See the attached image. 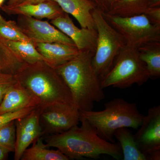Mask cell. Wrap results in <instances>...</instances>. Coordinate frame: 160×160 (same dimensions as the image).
Here are the masks:
<instances>
[{"label": "cell", "instance_id": "22", "mask_svg": "<svg viewBox=\"0 0 160 160\" xmlns=\"http://www.w3.org/2000/svg\"><path fill=\"white\" fill-rule=\"evenodd\" d=\"M5 40L9 48L25 63L32 64L41 61L45 62V59L32 42Z\"/></svg>", "mask_w": 160, "mask_h": 160}, {"label": "cell", "instance_id": "1", "mask_svg": "<svg viewBox=\"0 0 160 160\" xmlns=\"http://www.w3.org/2000/svg\"><path fill=\"white\" fill-rule=\"evenodd\" d=\"M80 122V126L77 125L65 132L50 135L45 140L46 146L57 148L69 159H99L102 155L122 159L118 143L110 142L100 137L94 127L81 114Z\"/></svg>", "mask_w": 160, "mask_h": 160}, {"label": "cell", "instance_id": "7", "mask_svg": "<svg viewBox=\"0 0 160 160\" xmlns=\"http://www.w3.org/2000/svg\"><path fill=\"white\" fill-rule=\"evenodd\" d=\"M103 14L128 46L137 49L147 43L160 42V26L152 22L145 14L129 17Z\"/></svg>", "mask_w": 160, "mask_h": 160}, {"label": "cell", "instance_id": "8", "mask_svg": "<svg viewBox=\"0 0 160 160\" xmlns=\"http://www.w3.org/2000/svg\"><path fill=\"white\" fill-rule=\"evenodd\" d=\"M39 110L42 135L65 132L80 122V110L73 104L58 103Z\"/></svg>", "mask_w": 160, "mask_h": 160}, {"label": "cell", "instance_id": "18", "mask_svg": "<svg viewBox=\"0 0 160 160\" xmlns=\"http://www.w3.org/2000/svg\"><path fill=\"white\" fill-rule=\"evenodd\" d=\"M114 138L122 149L123 160H147L146 156L139 149L129 128H122L115 132Z\"/></svg>", "mask_w": 160, "mask_h": 160}, {"label": "cell", "instance_id": "32", "mask_svg": "<svg viewBox=\"0 0 160 160\" xmlns=\"http://www.w3.org/2000/svg\"><path fill=\"white\" fill-rule=\"evenodd\" d=\"M5 0H0V8H1L4 2H5Z\"/></svg>", "mask_w": 160, "mask_h": 160}, {"label": "cell", "instance_id": "4", "mask_svg": "<svg viewBox=\"0 0 160 160\" xmlns=\"http://www.w3.org/2000/svg\"><path fill=\"white\" fill-rule=\"evenodd\" d=\"M101 111H80V114L94 127L100 137L115 143L114 134L122 128L137 129L145 115L139 111L136 104L121 98L107 102Z\"/></svg>", "mask_w": 160, "mask_h": 160}, {"label": "cell", "instance_id": "3", "mask_svg": "<svg viewBox=\"0 0 160 160\" xmlns=\"http://www.w3.org/2000/svg\"><path fill=\"white\" fill-rule=\"evenodd\" d=\"M14 76L35 98L39 109L58 103L73 104L62 78L54 68L44 61L26 63Z\"/></svg>", "mask_w": 160, "mask_h": 160}, {"label": "cell", "instance_id": "2", "mask_svg": "<svg viewBox=\"0 0 160 160\" xmlns=\"http://www.w3.org/2000/svg\"><path fill=\"white\" fill-rule=\"evenodd\" d=\"M94 52H80L74 58L54 68L69 88L72 103L80 111L92 110L105 97L92 65Z\"/></svg>", "mask_w": 160, "mask_h": 160}, {"label": "cell", "instance_id": "13", "mask_svg": "<svg viewBox=\"0 0 160 160\" xmlns=\"http://www.w3.org/2000/svg\"><path fill=\"white\" fill-rule=\"evenodd\" d=\"M1 8L8 15L26 16L39 20L44 18L53 20L66 13L57 3L52 0L20 6H9L5 5Z\"/></svg>", "mask_w": 160, "mask_h": 160}, {"label": "cell", "instance_id": "25", "mask_svg": "<svg viewBox=\"0 0 160 160\" xmlns=\"http://www.w3.org/2000/svg\"><path fill=\"white\" fill-rule=\"evenodd\" d=\"M36 107H29L12 112H8L0 115V127L6 123L25 116Z\"/></svg>", "mask_w": 160, "mask_h": 160}, {"label": "cell", "instance_id": "20", "mask_svg": "<svg viewBox=\"0 0 160 160\" xmlns=\"http://www.w3.org/2000/svg\"><path fill=\"white\" fill-rule=\"evenodd\" d=\"M150 0H117L106 14L129 17L144 14L150 7Z\"/></svg>", "mask_w": 160, "mask_h": 160}, {"label": "cell", "instance_id": "6", "mask_svg": "<svg viewBox=\"0 0 160 160\" xmlns=\"http://www.w3.org/2000/svg\"><path fill=\"white\" fill-rule=\"evenodd\" d=\"M149 79L146 65L137 49L126 45L115 60L108 73L101 80L103 89L112 87L123 89L134 84L141 86Z\"/></svg>", "mask_w": 160, "mask_h": 160}, {"label": "cell", "instance_id": "19", "mask_svg": "<svg viewBox=\"0 0 160 160\" xmlns=\"http://www.w3.org/2000/svg\"><path fill=\"white\" fill-rule=\"evenodd\" d=\"M46 143L43 142L42 137L38 138L30 148L24 151L22 160H69L59 150L49 149Z\"/></svg>", "mask_w": 160, "mask_h": 160}, {"label": "cell", "instance_id": "15", "mask_svg": "<svg viewBox=\"0 0 160 160\" xmlns=\"http://www.w3.org/2000/svg\"><path fill=\"white\" fill-rule=\"evenodd\" d=\"M38 106V101L31 92L17 81L7 92L1 102L0 115Z\"/></svg>", "mask_w": 160, "mask_h": 160}, {"label": "cell", "instance_id": "33", "mask_svg": "<svg viewBox=\"0 0 160 160\" xmlns=\"http://www.w3.org/2000/svg\"><path fill=\"white\" fill-rule=\"evenodd\" d=\"M3 74H4V73H3V72H2L1 71V70H0V75H2Z\"/></svg>", "mask_w": 160, "mask_h": 160}, {"label": "cell", "instance_id": "23", "mask_svg": "<svg viewBox=\"0 0 160 160\" xmlns=\"http://www.w3.org/2000/svg\"><path fill=\"white\" fill-rule=\"evenodd\" d=\"M0 36L8 41L32 42L23 32L17 22L13 21H6L1 14Z\"/></svg>", "mask_w": 160, "mask_h": 160}, {"label": "cell", "instance_id": "9", "mask_svg": "<svg viewBox=\"0 0 160 160\" xmlns=\"http://www.w3.org/2000/svg\"><path fill=\"white\" fill-rule=\"evenodd\" d=\"M133 136L147 160H160V106L149 108Z\"/></svg>", "mask_w": 160, "mask_h": 160}, {"label": "cell", "instance_id": "29", "mask_svg": "<svg viewBox=\"0 0 160 160\" xmlns=\"http://www.w3.org/2000/svg\"><path fill=\"white\" fill-rule=\"evenodd\" d=\"M50 0H9L6 5L9 6H17L23 5L38 4Z\"/></svg>", "mask_w": 160, "mask_h": 160}, {"label": "cell", "instance_id": "28", "mask_svg": "<svg viewBox=\"0 0 160 160\" xmlns=\"http://www.w3.org/2000/svg\"><path fill=\"white\" fill-rule=\"evenodd\" d=\"M153 23L160 26V8L150 7L144 13Z\"/></svg>", "mask_w": 160, "mask_h": 160}, {"label": "cell", "instance_id": "30", "mask_svg": "<svg viewBox=\"0 0 160 160\" xmlns=\"http://www.w3.org/2000/svg\"><path fill=\"white\" fill-rule=\"evenodd\" d=\"M9 152L4 149L0 148V160H5L8 156Z\"/></svg>", "mask_w": 160, "mask_h": 160}, {"label": "cell", "instance_id": "17", "mask_svg": "<svg viewBox=\"0 0 160 160\" xmlns=\"http://www.w3.org/2000/svg\"><path fill=\"white\" fill-rule=\"evenodd\" d=\"M139 56L145 63L149 78L156 79L160 77V42L147 43L138 48Z\"/></svg>", "mask_w": 160, "mask_h": 160}, {"label": "cell", "instance_id": "11", "mask_svg": "<svg viewBox=\"0 0 160 160\" xmlns=\"http://www.w3.org/2000/svg\"><path fill=\"white\" fill-rule=\"evenodd\" d=\"M39 113V109L36 107L29 114L15 120L16 126L15 160H21L26 149L42 135Z\"/></svg>", "mask_w": 160, "mask_h": 160}, {"label": "cell", "instance_id": "14", "mask_svg": "<svg viewBox=\"0 0 160 160\" xmlns=\"http://www.w3.org/2000/svg\"><path fill=\"white\" fill-rule=\"evenodd\" d=\"M34 44L45 62L53 68L74 58L80 52L75 45L59 42Z\"/></svg>", "mask_w": 160, "mask_h": 160}, {"label": "cell", "instance_id": "31", "mask_svg": "<svg viewBox=\"0 0 160 160\" xmlns=\"http://www.w3.org/2000/svg\"><path fill=\"white\" fill-rule=\"evenodd\" d=\"M160 3V0H150V7H158Z\"/></svg>", "mask_w": 160, "mask_h": 160}, {"label": "cell", "instance_id": "21", "mask_svg": "<svg viewBox=\"0 0 160 160\" xmlns=\"http://www.w3.org/2000/svg\"><path fill=\"white\" fill-rule=\"evenodd\" d=\"M26 64L12 51L5 39L0 36V70L15 75Z\"/></svg>", "mask_w": 160, "mask_h": 160}, {"label": "cell", "instance_id": "16", "mask_svg": "<svg viewBox=\"0 0 160 160\" xmlns=\"http://www.w3.org/2000/svg\"><path fill=\"white\" fill-rule=\"evenodd\" d=\"M63 11L71 15L81 28L95 29L92 12L97 7L90 0H52Z\"/></svg>", "mask_w": 160, "mask_h": 160}, {"label": "cell", "instance_id": "12", "mask_svg": "<svg viewBox=\"0 0 160 160\" xmlns=\"http://www.w3.org/2000/svg\"><path fill=\"white\" fill-rule=\"evenodd\" d=\"M52 25L70 38L80 52H95L97 45L96 29L81 28L76 26L69 14L52 20Z\"/></svg>", "mask_w": 160, "mask_h": 160}, {"label": "cell", "instance_id": "10", "mask_svg": "<svg viewBox=\"0 0 160 160\" xmlns=\"http://www.w3.org/2000/svg\"><path fill=\"white\" fill-rule=\"evenodd\" d=\"M17 23L34 43L59 42L75 45L70 38L47 21L18 15Z\"/></svg>", "mask_w": 160, "mask_h": 160}, {"label": "cell", "instance_id": "26", "mask_svg": "<svg viewBox=\"0 0 160 160\" xmlns=\"http://www.w3.org/2000/svg\"><path fill=\"white\" fill-rule=\"evenodd\" d=\"M17 82L14 75L4 73L0 75V104L8 90Z\"/></svg>", "mask_w": 160, "mask_h": 160}, {"label": "cell", "instance_id": "24", "mask_svg": "<svg viewBox=\"0 0 160 160\" xmlns=\"http://www.w3.org/2000/svg\"><path fill=\"white\" fill-rule=\"evenodd\" d=\"M16 143L15 120L0 127V148L9 152H13Z\"/></svg>", "mask_w": 160, "mask_h": 160}, {"label": "cell", "instance_id": "27", "mask_svg": "<svg viewBox=\"0 0 160 160\" xmlns=\"http://www.w3.org/2000/svg\"><path fill=\"white\" fill-rule=\"evenodd\" d=\"M95 5L97 8L103 13H108L110 11L117 0H90Z\"/></svg>", "mask_w": 160, "mask_h": 160}, {"label": "cell", "instance_id": "5", "mask_svg": "<svg viewBox=\"0 0 160 160\" xmlns=\"http://www.w3.org/2000/svg\"><path fill=\"white\" fill-rule=\"evenodd\" d=\"M92 15L98 32V40L92 63L101 82L111 69L126 43L122 36L108 22L101 10L96 8L92 11Z\"/></svg>", "mask_w": 160, "mask_h": 160}]
</instances>
